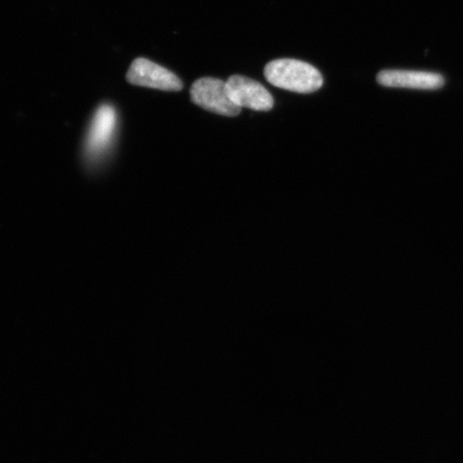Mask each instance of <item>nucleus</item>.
<instances>
[{
    "instance_id": "f257e3e1",
    "label": "nucleus",
    "mask_w": 463,
    "mask_h": 463,
    "mask_svg": "<svg viewBox=\"0 0 463 463\" xmlns=\"http://www.w3.org/2000/svg\"><path fill=\"white\" fill-rule=\"evenodd\" d=\"M264 74L271 85L298 94H311L323 85L322 74L316 67L288 58L270 61Z\"/></svg>"
},
{
    "instance_id": "f03ea898",
    "label": "nucleus",
    "mask_w": 463,
    "mask_h": 463,
    "mask_svg": "<svg viewBox=\"0 0 463 463\" xmlns=\"http://www.w3.org/2000/svg\"><path fill=\"white\" fill-rule=\"evenodd\" d=\"M118 113L109 104L97 109L85 140V155L91 164H99L113 146L118 132Z\"/></svg>"
},
{
    "instance_id": "7ed1b4c3",
    "label": "nucleus",
    "mask_w": 463,
    "mask_h": 463,
    "mask_svg": "<svg viewBox=\"0 0 463 463\" xmlns=\"http://www.w3.org/2000/svg\"><path fill=\"white\" fill-rule=\"evenodd\" d=\"M191 100L207 111L233 118L241 113V108L230 99L227 86L222 80L203 78L191 87Z\"/></svg>"
},
{
    "instance_id": "20e7f679",
    "label": "nucleus",
    "mask_w": 463,
    "mask_h": 463,
    "mask_svg": "<svg viewBox=\"0 0 463 463\" xmlns=\"http://www.w3.org/2000/svg\"><path fill=\"white\" fill-rule=\"evenodd\" d=\"M127 80L137 86L165 91H179L183 90L182 80L177 75L167 69L157 65L146 58H137L131 63Z\"/></svg>"
},
{
    "instance_id": "39448f33",
    "label": "nucleus",
    "mask_w": 463,
    "mask_h": 463,
    "mask_svg": "<svg viewBox=\"0 0 463 463\" xmlns=\"http://www.w3.org/2000/svg\"><path fill=\"white\" fill-rule=\"evenodd\" d=\"M228 95L237 107L247 108L253 111L266 112L274 107L273 97L262 84L257 80L241 77V75H233L227 82Z\"/></svg>"
},
{
    "instance_id": "423d86ee",
    "label": "nucleus",
    "mask_w": 463,
    "mask_h": 463,
    "mask_svg": "<svg viewBox=\"0 0 463 463\" xmlns=\"http://www.w3.org/2000/svg\"><path fill=\"white\" fill-rule=\"evenodd\" d=\"M376 80L386 87L422 90H436L445 84L443 75L427 71H384Z\"/></svg>"
}]
</instances>
